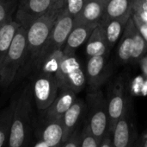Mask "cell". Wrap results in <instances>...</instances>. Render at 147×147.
<instances>
[{
  "label": "cell",
  "instance_id": "obj_31",
  "mask_svg": "<svg viewBox=\"0 0 147 147\" xmlns=\"http://www.w3.org/2000/svg\"><path fill=\"white\" fill-rule=\"evenodd\" d=\"M99 147H113L112 143V133L108 132L104 138L102 139V141L99 144Z\"/></svg>",
  "mask_w": 147,
  "mask_h": 147
},
{
  "label": "cell",
  "instance_id": "obj_27",
  "mask_svg": "<svg viewBox=\"0 0 147 147\" xmlns=\"http://www.w3.org/2000/svg\"><path fill=\"white\" fill-rule=\"evenodd\" d=\"M87 0H66L63 9L75 18L81 12Z\"/></svg>",
  "mask_w": 147,
  "mask_h": 147
},
{
  "label": "cell",
  "instance_id": "obj_33",
  "mask_svg": "<svg viewBox=\"0 0 147 147\" xmlns=\"http://www.w3.org/2000/svg\"><path fill=\"white\" fill-rule=\"evenodd\" d=\"M53 7L57 10H61L65 6L66 0H53Z\"/></svg>",
  "mask_w": 147,
  "mask_h": 147
},
{
  "label": "cell",
  "instance_id": "obj_22",
  "mask_svg": "<svg viewBox=\"0 0 147 147\" xmlns=\"http://www.w3.org/2000/svg\"><path fill=\"white\" fill-rule=\"evenodd\" d=\"M132 3L133 0H108L102 22L121 16L131 11Z\"/></svg>",
  "mask_w": 147,
  "mask_h": 147
},
{
  "label": "cell",
  "instance_id": "obj_19",
  "mask_svg": "<svg viewBox=\"0 0 147 147\" xmlns=\"http://www.w3.org/2000/svg\"><path fill=\"white\" fill-rule=\"evenodd\" d=\"M131 16H132V10L126 13L125 15L121 16L101 23L104 26L106 39H107V42H108L109 49H112L116 44V42L119 41V39L122 36L123 31L126 28V25L129 18L131 17Z\"/></svg>",
  "mask_w": 147,
  "mask_h": 147
},
{
  "label": "cell",
  "instance_id": "obj_25",
  "mask_svg": "<svg viewBox=\"0 0 147 147\" xmlns=\"http://www.w3.org/2000/svg\"><path fill=\"white\" fill-rule=\"evenodd\" d=\"M99 142L90 132L89 126L84 124L83 130L81 131L80 147H99Z\"/></svg>",
  "mask_w": 147,
  "mask_h": 147
},
{
  "label": "cell",
  "instance_id": "obj_15",
  "mask_svg": "<svg viewBox=\"0 0 147 147\" xmlns=\"http://www.w3.org/2000/svg\"><path fill=\"white\" fill-rule=\"evenodd\" d=\"M109 48L107 42L105 29L102 23H99L92 31L86 42L85 52L89 57L108 55Z\"/></svg>",
  "mask_w": 147,
  "mask_h": 147
},
{
  "label": "cell",
  "instance_id": "obj_18",
  "mask_svg": "<svg viewBox=\"0 0 147 147\" xmlns=\"http://www.w3.org/2000/svg\"><path fill=\"white\" fill-rule=\"evenodd\" d=\"M85 108V103L80 99H76L74 103L62 116L61 121L65 129V141L77 129Z\"/></svg>",
  "mask_w": 147,
  "mask_h": 147
},
{
  "label": "cell",
  "instance_id": "obj_26",
  "mask_svg": "<svg viewBox=\"0 0 147 147\" xmlns=\"http://www.w3.org/2000/svg\"><path fill=\"white\" fill-rule=\"evenodd\" d=\"M13 5L9 0H0V27L12 20Z\"/></svg>",
  "mask_w": 147,
  "mask_h": 147
},
{
  "label": "cell",
  "instance_id": "obj_6",
  "mask_svg": "<svg viewBox=\"0 0 147 147\" xmlns=\"http://www.w3.org/2000/svg\"><path fill=\"white\" fill-rule=\"evenodd\" d=\"M74 25L75 18L71 16L65 9H62L59 13L55 23L52 29L47 45L33 65L34 68H36L39 62L50 53L64 48L67 37L73 29Z\"/></svg>",
  "mask_w": 147,
  "mask_h": 147
},
{
  "label": "cell",
  "instance_id": "obj_37",
  "mask_svg": "<svg viewBox=\"0 0 147 147\" xmlns=\"http://www.w3.org/2000/svg\"><path fill=\"white\" fill-rule=\"evenodd\" d=\"M146 2H147V0H146Z\"/></svg>",
  "mask_w": 147,
  "mask_h": 147
},
{
  "label": "cell",
  "instance_id": "obj_30",
  "mask_svg": "<svg viewBox=\"0 0 147 147\" xmlns=\"http://www.w3.org/2000/svg\"><path fill=\"white\" fill-rule=\"evenodd\" d=\"M132 17L136 24L138 30L140 31V33L141 34V36L144 37V39L147 42V23L141 20L137 15H135L134 13H132Z\"/></svg>",
  "mask_w": 147,
  "mask_h": 147
},
{
  "label": "cell",
  "instance_id": "obj_13",
  "mask_svg": "<svg viewBox=\"0 0 147 147\" xmlns=\"http://www.w3.org/2000/svg\"><path fill=\"white\" fill-rule=\"evenodd\" d=\"M106 3L105 0H87L81 12L75 17V24L101 23L103 20Z\"/></svg>",
  "mask_w": 147,
  "mask_h": 147
},
{
  "label": "cell",
  "instance_id": "obj_32",
  "mask_svg": "<svg viewBox=\"0 0 147 147\" xmlns=\"http://www.w3.org/2000/svg\"><path fill=\"white\" fill-rule=\"evenodd\" d=\"M139 63H140V69H141L143 75L146 77H147V55H144L139 61Z\"/></svg>",
  "mask_w": 147,
  "mask_h": 147
},
{
  "label": "cell",
  "instance_id": "obj_8",
  "mask_svg": "<svg viewBox=\"0 0 147 147\" xmlns=\"http://www.w3.org/2000/svg\"><path fill=\"white\" fill-rule=\"evenodd\" d=\"M107 103L109 113V132L112 133L116 123L128 107L125 82L122 78H118L112 84L107 98Z\"/></svg>",
  "mask_w": 147,
  "mask_h": 147
},
{
  "label": "cell",
  "instance_id": "obj_1",
  "mask_svg": "<svg viewBox=\"0 0 147 147\" xmlns=\"http://www.w3.org/2000/svg\"><path fill=\"white\" fill-rule=\"evenodd\" d=\"M27 30L19 26L0 67V85L2 87L7 88L14 81L27 59Z\"/></svg>",
  "mask_w": 147,
  "mask_h": 147
},
{
  "label": "cell",
  "instance_id": "obj_23",
  "mask_svg": "<svg viewBox=\"0 0 147 147\" xmlns=\"http://www.w3.org/2000/svg\"><path fill=\"white\" fill-rule=\"evenodd\" d=\"M64 55L65 54L63 49L50 53L39 62V64L36 67L37 70H39V72L50 73L55 75Z\"/></svg>",
  "mask_w": 147,
  "mask_h": 147
},
{
  "label": "cell",
  "instance_id": "obj_16",
  "mask_svg": "<svg viewBox=\"0 0 147 147\" xmlns=\"http://www.w3.org/2000/svg\"><path fill=\"white\" fill-rule=\"evenodd\" d=\"M41 139L48 147H57L65 142V129L60 120H45Z\"/></svg>",
  "mask_w": 147,
  "mask_h": 147
},
{
  "label": "cell",
  "instance_id": "obj_7",
  "mask_svg": "<svg viewBox=\"0 0 147 147\" xmlns=\"http://www.w3.org/2000/svg\"><path fill=\"white\" fill-rule=\"evenodd\" d=\"M59 86L55 75L38 72L33 81L32 93L39 110H46L55 100L59 93Z\"/></svg>",
  "mask_w": 147,
  "mask_h": 147
},
{
  "label": "cell",
  "instance_id": "obj_29",
  "mask_svg": "<svg viewBox=\"0 0 147 147\" xmlns=\"http://www.w3.org/2000/svg\"><path fill=\"white\" fill-rule=\"evenodd\" d=\"M81 132L76 129L72 134L63 143V147H80Z\"/></svg>",
  "mask_w": 147,
  "mask_h": 147
},
{
  "label": "cell",
  "instance_id": "obj_10",
  "mask_svg": "<svg viewBox=\"0 0 147 147\" xmlns=\"http://www.w3.org/2000/svg\"><path fill=\"white\" fill-rule=\"evenodd\" d=\"M108 55H96L88 58L86 65V83L89 92L99 90L109 75V68L107 66Z\"/></svg>",
  "mask_w": 147,
  "mask_h": 147
},
{
  "label": "cell",
  "instance_id": "obj_14",
  "mask_svg": "<svg viewBox=\"0 0 147 147\" xmlns=\"http://www.w3.org/2000/svg\"><path fill=\"white\" fill-rule=\"evenodd\" d=\"M98 24L79 23L75 24L69 34L65 44L63 48L65 54H73L84 43H85L94 29Z\"/></svg>",
  "mask_w": 147,
  "mask_h": 147
},
{
  "label": "cell",
  "instance_id": "obj_36",
  "mask_svg": "<svg viewBox=\"0 0 147 147\" xmlns=\"http://www.w3.org/2000/svg\"><path fill=\"white\" fill-rule=\"evenodd\" d=\"M105 1H108V0H105Z\"/></svg>",
  "mask_w": 147,
  "mask_h": 147
},
{
  "label": "cell",
  "instance_id": "obj_2",
  "mask_svg": "<svg viewBox=\"0 0 147 147\" xmlns=\"http://www.w3.org/2000/svg\"><path fill=\"white\" fill-rule=\"evenodd\" d=\"M59 10L53 7L47 14L32 23L27 30L28 56L33 66L44 49L49 39L52 29L58 17Z\"/></svg>",
  "mask_w": 147,
  "mask_h": 147
},
{
  "label": "cell",
  "instance_id": "obj_12",
  "mask_svg": "<svg viewBox=\"0 0 147 147\" xmlns=\"http://www.w3.org/2000/svg\"><path fill=\"white\" fill-rule=\"evenodd\" d=\"M76 93L71 89L60 88L53 102L44 110L45 120H60L77 99Z\"/></svg>",
  "mask_w": 147,
  "mask_h": 147
},
{
  "label": "cell",
  "instance_id": "obj_4",
  "mask_svg": "<svg viewBox=\"0 0 147 147\" xmlns=\"http://www.w3.org/2000/svg\"><path fill=\"white\" fill-rule=\"evenodd\" d=\"M87 119L85 124L100 143L109 132V113L107 98L99 89L89 92L86 102Z\"/></svg>",
  "mask_w": 147,
  "mask_h": 147
},
{
  "label": "cell",
  "instance_id": "obj_3",
  "mask_svg": "<svg viewBox=\"0 0 147 147\" xmlns=\"http://www.w3.org/2000/svg\"><path fill=\"white\" fill-rule=\"evenodd\" d=\"M31 124V98L28 89H25L16 99L10 126L8 147H25Z\"/></svg>",
  "mask_w": 147,
  "mask_h": 147
},
{
  "label": "cell",
  "instance_id": "obj_17",
  "mask_svg": "<svg viewBox=\"0 0 147 147\" xmlns=\"http://www.w3.org/2000/svg\"><path fill=\"white\" fill-rule=\"evenodd\" d=\"M135 29H136V24L131 16L126 25L123 34L121 36V41L117 50L118 60L120 62L123 64H128L131 62Z\"/></svg>",
  "mask_w": 147,
  "mask_h": 147
},
{
  "label": "cell",
  "instance_id": "obj_28",
  "mask_svg": "<svg viewBox=\"0 0 147 147\" xmlns=\"http://www.w3.org/2000/svg\"><path fill=\"white\" fill-rule=\"evenodd\" d=\"M132 13L137 15L141 20L147 23V2L146 0H133Z\"/></svg>",
  "mask_w": 147,
  "mask_h": 147
},
{
  "label": "cell",
  "instance_id": "obj_11",
  "mask_svg": "<svg viewBox=\"0 0 147 147\" xmlns=\"http://www.w3.org/2000/svg\"><path fill=\"white\" fill-rule=\"evenodd\" d=\"M113 147H134L136 145L135 130L127 107L112 133Z\"/></svg>",
  "mask_w": 147,
  "mask_h": 147
},
{
  "label": "cell",
  "instance_id": "obj_9",
  "mask_svg": "<svg viewBox=\"0 0 147 147\" xmlns=\"http://www.w3.org/2000/svg\"><path fill=\"white\" fill-rule=\"evenodd\" d=\"M53 7V0H20L14 20L27 29L32 23L47 14Z\"/></svg>",
  "mask_w": 147,
  "mask_h": 147
},
{
  "label": "cell",
  "instance_id": "obj_35",
  "mask_svg": "<svg viewBox=\"0 0 147 147\" xmlns=\"http://www.w3.org/2000/svg\"><path fill=\"white\" fill-rule=\"evenodd\" d=\"M134 147H136V145H135V146H134Z\"/></svg>",
  "mask_w": 147,
  "mask_h": 147
},
{
  "label": "cell",
  "instance_id": "obj_34",
  "mask_svg": "<svg viewBox=\"0 0 147 147\" xmlns=\"http://www.w3.org/2000/svg\"><path fill=\"white\" fill-rule=\"evenodd\" d=\"M136 147H147V132L143 135V137L140 139L138 146H136Z\"/></svg>",
  "mask_w": 147,
  "mask_h": 147
},
{
  "label": "cell",
  "instance_id": "obj_5",
  "mask_svg": "<svg viewBox=\"0 0 147 147\" xmlns=\"http://www.w3.org/2000/svg\"><path fill=\"white\" fill-rule=\"evenodd\" d=\"M55 77L59 89H71L76 94L82 91L86 85L85 73L75 53L64 55L55 73Z\"/></svg>",
  "mask_w": 147,
  "mask_h": 147
},
{
  "label": "cell",
  "instance_id": "obj_20",
  "mask_svg": "<svg viewBox=\"0 0 147 147\" xmlns=\"http://www.w3.org/2000/svg\"><path fill=\"white\" fill-rule=\"evenodd\" d=\"M19 26L20 25L12 19L0 27V67Z\"/></svg>",
  "mask_w": 147,
  "mask_h": 147
},
{
  "label": "cell",
  "instance_id": "obj_21",
  "mask_svg": "<svg viewBox=\"0 0 147 147\" xmlns=\"http://www.w3.org/2000/svg\"><path fill=\"white\" fill-rule=\"evenodd\" d=\"M16 101V99L11 101L9 106L0 112V147H3L6 142L8 143Z\"/></svg>",
  "mask_w": 147,
  "mask_h": 147
},
{
  "label": "cell",
  "instance_id": "obj_24",
  "mask_svg": "<svg viewBox=\"0 0 147 147\" xmlns=\"http://www.w3.org/2000/svg\"><path fill=\"white\" fill-rule=\"evenodd\" d=\"M147 52V42L144 37L141 36L137 27L134 32V47L131 56V62H139Z\"/></svg>",
  "mask_w": 147,
  "mask_h": 147
}]
</instances>
